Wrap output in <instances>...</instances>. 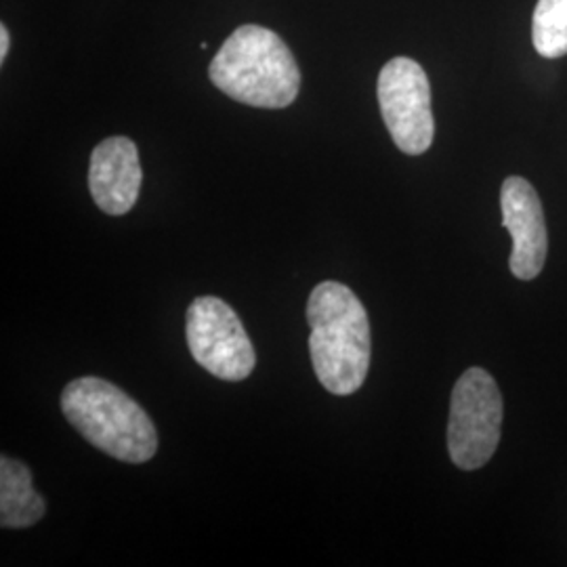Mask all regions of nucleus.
I'll return each mask as SVG.
<instances>
[{
	"label": "nucleus",
	"instance_id": "nucleus-1",
	"mask_svg": "<svg viewBox=\"0 0 567 567\" xmlns=\"http://www.w3.org/2000/svg\"><path fill=\"white\" fill-rule=\"evenodd\" d=\"M309 353L318 381L332 395H351L364 385L372 334L362 301L341 282L318 284L307 301Z\"/></svg>",
	"mask_w": 567,
	"mask_h": 567
},
{
	"label": "nucleus",
	"instance_id": "nucleus-2",
	"mask_svg": "<svg viewBox=\"0 0 567 567\" xmlns=\"http://www.w3.org/2000/svg\"><path fill=\"white\" fill-rule=\"evenodd\" d=\"M208 76L227 97L265 110L297 100L301 72L286 42L261 25H240L210 61Z\"/></svg>",
	"mask_w": 567,
	"mask_h": 567
},
{
	"label": "nucleus",
	"instance_id": "nucleus-3",
	"mask_svg": "<svg viewBox=\"0 0 567 567\" xmlns=\"http://www.w3.org/2000/svg\"><path fill=\"white\" fill-rule=\"evenodd\" d=\"M61 410L91 446L116 461L142 465L158 450V433L147 412L103 379L82 377L72 381L61 393Z\"/></svg>",
	"mask_w": 567,
	"mask_h": 567
},
{
	"label": "nucleus",
	"instance_id": "nucleus-4",
	"mask_svg": "<svg viewBox=\"0 0 567 567\" xmlns=\"http://www.w3.org/2000/svg\"><path fill=\"white\" fill-rule=\"evenodd\" d=\"M503 395L484 368H468L456 381L450 400L447 452L463 471L489 463L501 442Z\"/></svg>",
	"mask_w": 567,
	"mask_h": 567
},
{
	"label": "nucleus",
	"instance_id": "nucleus-5",
	"mask_svg": "<svg viewBox=\"0 0 567 567\" xmlns=\"http://www.w3.org/2000/svg\"><path fill=\"white\" fill-rule=\"evenodd\" d=\"M187 347L213 377L238 383L252 374L257 353L238 313L219 297H198L187 309Z\"/></svg>",
	"mask_w": 567,
	"mask_h": 567
},
{
	"label": "nucleus",
	"instance_id": "nucleus-6",
	"mask_svg": "<svg viewBox=\"0 0 567 567\" xmlns=\"http://www.w3.org/2000/svg\"><path fill=\"white\" fill-rule=\"evenodd\" d=\"M377 95L386 131L408 154L421 156L433 145L435 121L431 112V84L421 63L395 58L379 74Z\"/></svg>",
	"mask_w": 567,
	"mask_h": 567
},
{
	"label": "nucleus",
	"instance_id": "nucleus-7",
	"mask_svg": "<svg viewBox=\"0 0 567 567\" xmlns=\"http://www.w3.org/2000/svg\"><path fill=\"white\" fill-rule=\"evenodd\" d=\"M503 225L513 240L511 271L519 280H536L547 261L548 236L543 204L524 177H507L501 189Z\"/></svg>",
	"mask_w": 567,
	"mask_h": 567
},
{
	"label": "nucleus",
	"instance_id": "nucleus-8",
	"mask_svg": "<svg viewBox=\"0 0 567 567\" xmlns=\"http://www.w3.org/2000/svg\"><path fill=\"white\" fill-rule=\"evenodd\" d=\"M140 150L128 137H107L91 154L89 189L105 215H126L140 198Z\"/></svg>",
	"mask_w": 567,
	"mask_h": 567
},
{
	"label": "nucleus",
	"instance_id": "nucleus-9",
	"mask_svg": "<svg viewBox=\"0 0 567 567\" xmlns=\"http://www.w3.org/2000/svg\"><path fill=\"white\" fill-rule=\"evenodd\" d=\"M44 517V501L32 484L28 466L2 456L0 458V526L21 529L34 526Z\"/></svg>",
	"mask_w": 567,
	"mask_h": 567
},
{
	"label": "nucleus",
	"instance_id": "nucleus-10",
	"mask_svg": "<svg viewBox=\"0 0 567 567\" xmlns=\"http://www.w3.org/2000/svg\"><path fill=\"white\" fill-rule=\"evenodd\" d=\"M532 41L543 58L557 60L567 55V0H538Z\"/></svg>",
	"mask_w": 567,
	"mask_h": 567
},
{
	"label": "nucleus",
	"instance_id": "nucleus-11",
	"mask_svg": "<svg viewBox=\"0 0 567 567\" xmlns=\"http://www.w3.org/2000/svg\"><path fill=\"white\" fill-rule=\"evenodd\" d=\"M9 44H11L9 30H7V25L2 23V25H0V61L7 60V55H9Z\"/></svg>",
	"mask_w": 567,
	"mask_h": 567
}]
</instances>
